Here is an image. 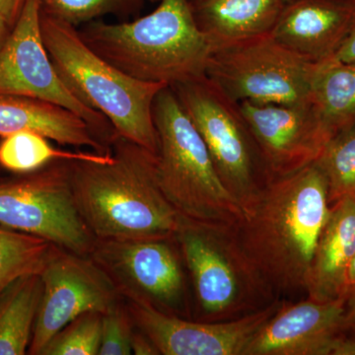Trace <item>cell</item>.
<instances>
[{
    "mask_svg": "<svg viewBox=\"0 0 355 355\" xmlns=\"http://www.w3.org/2000/svg\"><path fill=\"white\" fill-rule=\"evenodd\" d=\"M355 0H291L270 34L287 49L312 62L336 55L349 34Z\"/></svg>",
    "mask_w": 355,
    "mask_h": 355,
    "instance_id": "cell-16",
    "label": "cell"
},
{
    "mask_svg": "<svg viewBox=\"0 0 355 355\" xmlns=\"http://www.w3.org/2000/svg\"><path fill=\"white\" fill-rule=\"evenodd\" d=\"M315 163L326 178L331 205L342 200L355 202V127L331 137Z\"/></svg>",
    "mask_w": 355,
    "mask_h": 355,
    "instance_id": "cell-24",
    "label": "cell"
},
{
    "mask_svg": "<svg viewBox=\"0 0 355 355\" xmlns=\"http://www.w3.org/2000/svg\"><path fill=\"white\" fill-rule=\"evenodd\" d=\"M153 1H158L159 2V0H153Z\"/></svg>",
    "mask_w": 355,
    "mask_h": 355,
    "instance_id": "cell-35",
    "label": "cell"
},
{
    "mask_svg": "<svg viewBox=\"0 0 355 355\" xmlns=\"http://www.w3.org/2000/svg\"><path fill=\"white\" fill-rule=\"evenodd\" d=\"M41 133L60 146L106 153L110 146L78 114L53 103L18 95H0V137Z\"/></svg>",
    "mask_w": 355,
    "mask_h": 355,
    "instance_id": "cell-17",
    "label": "cell"
},
{
    "mask_svg": "<svg viewBox=\"0 0 355 355\" xmlns=\"http://www.w3.org/2000/svg\"><path fill=\"white\" fill-rule=\"evenodd\" d=\"M284 4L286 0H202L191 7L214 51L270 33Z\"/></svg>",
    "mask_w": 355,
    "mask_h": 355,
    "instance_id": "cell-19",
    "label": "cell"
},
{
    "mask_svg": "<svg viewBox=\"0 0 355 355\" xmlns=\"http://www.w3.org/2000/svg\"><path fill=\"white\" fill-rule=\"evenodd\" d=\"M202 1V0H189V2H190L191 6H193V4L198 3V2Z\"/></svg>",
    "mask_w": 355,
    "mask_h": 355,
    "instance_id": "cell-34",
    "label": "cell"
},
{
    "mask_svg": "<svg viewBox=\"0 0 355 355\" xmlns=\"http://www.w3.org/2000/svg\"><path fill=\"white\" fill-rule=\"evenodd\" d=\"M55 247L43 238L0 225V294L14 280L41 273Z\"/></svg>",
    "mask_w": 355,
    "mask_h": 355,
    "instance_id": "cell-23",
    "label": "cell"
},
{
    "mask_svg": "<svg viewBox=\"0 0 355 355\" xmlns=\"http://www.w3.org/2000/svg\"><path fill=\"white\" fill-rule=\"evenodd\" d=\"M25 0H0V14L14 26L19 17Z\"/></svg>",
    "mask_w": 355,
    "mask_h": 355,
    "instance_id": "cell-30",
    "label": "cell"
},
{
    "mask_svg": "<svg viewBox=\"0 0 355 355\" xmlns=\"http://www.w3.org/2000/svg\"><path fill=\"white\" fill-rule=\"evenodd\" d=\"M334 60L343 64H355V10L350 25L349 34L345 39L342 46L334 55Z\"/></svg>",
    "mask_w": 355,
    "mask_h": 355,
    "instance_id": "cell-28",
    "label": "cell"
},
{
    "mask_svg": "<svg viewBox=\"0 0 355 355\" xmlns=\"http://www.w3.org/2000/svg\"><path fill=\"white\" fill-rule=\"evenodd\" d=\"M135 324L123 299L102 315L99 355L132 354Z\"/></svg>",
    "mask_w": 355,
    "mask_h": 355,
    "instance_id": "cell-27",
    "label": "cell"
},
{
    "mask_svg": "<svg viewBox=\"0 0 355 355\" xmlns=\"http://www.w3.org/2000/svg\"><path fill=\"white\" fill-rule=\"evenodd\" d=\"M175 240L190 272L198 309L207 322L237 319L275 300L230 229L182 219Z\"/></svg>",
    "mask_w": 355,
    "mask_h": 355,
    "instance_id": "cell-6",
    "label": "cell"
},
{
    "mask_svg": "<svg viewBox=\"0 0 355 355\" xmlns=\"http://www.w3.org/2000/svg\"><path fill=\"white\" fill-rule=\"evenodd\" d=\"M70 161L0 179V225L90 256L97 240L77 207Z\"/></svg>",
    "mask_w": 355,
    "mask_h": 355,
    "instance_id": "cell-7",
    "label": "cell"
},
{
    "mask_svg": "<svg viewBox=\"0 0 355 355\" xmlns=\"http://www.w3.org/2000/svg\"><path fill=\"white\" fill-rule=\"evenodd\" d=\"M287 1H291V0H286V2H287Z\"/></svg>",
    "mask_w": 355,
    "mask_h": 355,
    "instance_id": "cell-36",
    "label": "cell"
},
{
    "mask_svg": "<svg viewBox=\"0 0 355 355\" xmlns=\"http://www.w3.org/2000/svg\"><path fill=\"white\" fill-rule=\"evenodd\" d=\"M43 294L40 273L14 280L0 294V355H25Z\"/></svg>",
    "mask_w": 355,
    "mask_h": 355,
    "instance_id": "cell-20",
    "label": "cell"
},
{
    "mask_svg": "<svg viewBox=\"0 0 355 355\" xmlns=\"http://www.w3.org/2000/svg\"><path fill=\"white\" fill-rule=\"evenodd\" d=\"M40 275L43 294L28 354L41 355L76 318L88 312L104 314L123 299L113 279L90 256L55 247Z\"/></svg>",
    "mask_w": 355,
    "mask_h": 355,
    "instance_id": "cell-11",
    "label": "cell"
},
{
    "mask_svg": "<svg viewBox=\"0 0 355 355\" xmlns=\"http://www.w3.org/2000/svg\"><path fill=\"white\" fill-rule=\"evenodd\" d=\"M232 232L273 295L305 291L313 256L331 205L316 163L286 176L268 178L242 205Z\"/></svg>",
    "mask_w": 355,
    "mask_h": 355,
    "instance_id": "cell-1",
    "label": "cell"
},
{
    "mask_svg": "<svg viewBox=\"0 0 355 355\" xmlns=\"http://www.w3.org/2000/svg\"><path fill=\"white\" fill-rule=\"evenodd\" d=\"M41 0H25L19 17L0 50V95L53 103L87 121L108 146L116 132L99 112L79 100L51 62L41 30Z\"/></svg>",
    "mask_w": 355,
    "mask_h": 355,
    "instance_id": "cell-10",
    "label": "cell"
},
{
    "mask_svg": "<svg viewBox=\"0 0 355 355\" xmlns=\"http://www.w3.org/2000/svg\"><path fill=\"white\" fill-rule=\"evenodd\" d=\"M113 161L71 160L77 207L97 241L175 240L182 218L159 188L155 155L116 137Z\"/></svg>",
    "mask_w": 355,
    "mask_h": 355,
    "instance_id": "cell-2",
    "label": "cell"
},
{
    "mask_svg": "<svg viewBox=\"0 0 355 355\" xmlns=\"http://www.w3.org/2000/svg\"><path fill=\"white\" fill-rule=\"evenodd\" d=\"M347 299L282 303L243 355H331L347 331Z\"/></svg>",
    "mask_w": 355,
    "mask_h": 355,
    "instance_id": "cell-15",
    "label": "cell"
},
{
    "mask_svg": "<svg viewBox=\"0 0 355 355\" xmlns=\"http://www.w3.org/2000/svg\"><path fill=\"white\" fill-rule=\"evenodd\" d=\"M102 315L84 313L51 338L41 355H97L101 343Z\"/></svg>",
    "mask_w": 355,
    "mask_h": 355,
    "instance_id": "cell-25",
    "label": "cell"
},
{
    "mask_svg": "<svg viewBox=\"0 0 355 355\" xmlns=\"http://www.w3.org/2000/svg\"><path fill=\"white\" fill-rule=\"evenodd\" d=\"M158 137L155 176L159 188L184 221L233 230L241 203L222 183L202 137L171 87L153 104Z\"/></svg>",
    "mask_w": 355,
    "mask_h": 355,
    "instance_id": "cell-5",
    "label": "cell"
},
{
    "mask_svg": "<svg viewBox=\"0 0 355 355\" xmlns=\"http://www.w3.org/2000/svg\"><path fill=\"white\" fill-rule=\"evenodd\" d=\"M319 64L268 33L212 51L205 74L237 102L300 104L312 100Z\"/></svg>",
    "mask_w": 355,
    "mask_h": 355,
    "instance_id": "cell-9",
    "label": "cell"
},
{
    "mask_svg": "<svg viewBox=\"0 0 355 355\" xmlns=\"http://www.w3.org/2000/svg\"><path fill=\"white\" fill-rule=\"evenodd\" d=\"M238 103L268 178L286 176L316 162L334 137L312 102Z\"/></svg>",
    "mask_w": 355,
    "mask_h": 355,
    "instance_id": "cell-14",
    "label": "cell"
},
{
    "mask_svg": "<svg viewBox=\"0 0 355 355\" xmlns=\"http://www.w3.org/2000/svg\"><path fill=\"white\" fill-rule=\"evenodd\" d=\"M132 354L135 355H158L155 345L139 330L133 331L132 338Z\"/></svg>",
    "mask_w": 355,
    "mask_h": 355,
    "instance_id": "cell-29",
    "label": "cell"
},
{
    "mask_svg": "<svg viewBox=\"0 0 355 355\" xmlns=\"http://www.w3.org/2000/svg\"><path fill=\"white\" fill-rule=\"evenodd\" d=\"M355 292V254L352 261H350L349 270L347 272V282H345V295L347 298L350 294Z\"/></svg>",
    "mask_w": 355,
    "mask_h": 355,
    "instance_id": "cell-32",
    "label": "cell"
},
{
    "mask_svg": "<svg viewBox=\"0 0 355 355\" xmlns=\"http://www.w3.org/2000/svg\"><path fill=\"white\" fill-rule=\"evenodd\" d=\"M311 102L334 137L355 127V64L320 62Z\"/></svg>",
    "mask_w": 355,
    "mask_h": 355,
    "instance_id": "cell-21",
    "label": "cell"
},
{
    "mask_svg": "<svg viewBox=\"0 0 355 355\" xmlns=\"http://www.w3.org/2000/svg\"><path fill=\"white\" fill-rule=\"evenodd\" d=\"M77 30L95 53L128 76L169 87L205 74L212 53L189 0H159L139 19L96 20Z\"/></svg>",
    "mask_w": 355,
    "mask_h": 355,
    "instance_id": "cell-3",
    "label": "cell"
},
{
    "mask_svg": "<svg viewBox=\"0 0 355 355\" xmlns=\"http://www.w3.org/2000/svg\"><path fill=\"white\" fill-rule=\"evenodd\" d=\"M12 28L13 26L9 24L8 21L0 14V50L6 43L7 38H8Z\"/></svg>",
    "mask_w": 355,
    "mask_h": 355,
    "instance_id": "cell-33",
    "label": "cell"
},
{
    "mask_svg": "<svg viewBox=\"0 0 355 355\" xmlns=\"http://www.w3.org/2000/svg\"><path fill=\"white\" fill-rule=\"evenodd\" d=\"M51 141L41 133L29 130L2 137L0 140V167L13 174H25L58 160H87L98 163L113 161L111 149L106 153L64 150L53 146Z\"/></svg>",
    "mask_w": 355,
    "mask_h": 355,
    "instance_id": "cell-22",
    "label": "cell"
},
{
    "mask_svg": "<svg viewBox=\"0 0 355 355\" xmlns=\"http://www.w3.org/2000/svg\"><path fill=\"white\" fill-rule=\"evenodd\" d=\"M347 331H354L355 336V292L347 298Z\"/></svg>",
    "mask_w": 355,
    "mask_h": 355,
    "instance_id": "cell-31",
    "label": "cell"
},
{
    "mask_svg": "<svg viewBox=\"0 0 355 355\" xmlns=\"http://www.w3.org/2000/svg\"><path fill=\"white\" fill-rule=\"evenodd\" d=\"M354 254L355 202L338 200L331 205L313 256L305 287L308 298L319 302L347 299V272Z\"/></svg>",
    "mask_w": 355,
    "mask_h": 355,
    "instance_id": "cell-18",
    "label": "cell"
},
{
    "mask_svg": "<svg viewBox=\"0 0 355 355\" xmlns=\"http://www.w3.org/2000/svg\"><path fill=\"white\" fill-rule=\"evenodd\" d=\"M41 30L51 62L69 90L105 116L116 135L156 156L158 137L153 104L167 85L128 76L95 53L77 28L42 9Z\"/></svg>",
    "mask_w": 355,
    "mask_h": 355,
    "instance_id": "cell-4",
    "label": "cell"
},
{
    "mask_svg": "<svg viewBox=\"0 0 355 355\" xmlns=\"http://www.w3.org/2000/svg\"><path fill=\"white\" fill-rule=\"evenodd\" d=\"M135 328L162 355H243L252 338L279 311L277 299L237 319L195 322L158 309L144 299L121 296Z\"/></svg>",
    "mask_w": 355,
    "mask_h": 355,
    "instance_id": "cell-12",
    "label": "cell"
},
{
    "mask_svg": "<svg viewBox=\"0 0 355 355\" xmlns=\"http://www.w3.org/2000/svg\"><path fill=\"white\" fill-rule=\"evenodd\" d=\"M141 0H41L42 11L79 28L107 14L130 12Z\"/></svg>",
    "mask_w": 355,
    "mask_h": 355,
    "instance_id": "cell-26",
    "label": "cell"
},
{
    "mask_svg": "<svg viewBox=\"0 0 355 355\" xmlns=\"http://www.w3.org/2000/svg\"><path fill=\"white\" fill-rule=\"evenodd\" d=\"M171 88L202 137L222 183L242 205L268 176L239 103L207 74Z\"/></svg>",
    "mask_w": 355,
    "mask_h": 355,
    "instance_id": "cell-8",
    "label": "cell"
},
{
    "mask_svg": "<svg viewBox=\"0 0 355 355\" xmlns=\"http://www.w3.org/2000/svg\"><path fill=\"white\" fill-rule=\"evenodd\" d=\"M171 241H97L90 257L108 273L121 296L144 299L158 309L178 315L186 306V286Z\"/></svg>",
    "mask_w": 355,
    "mask_h": 355,
    "instance_id": "cell-13",
    "label": "cell"
}]
</instances>
